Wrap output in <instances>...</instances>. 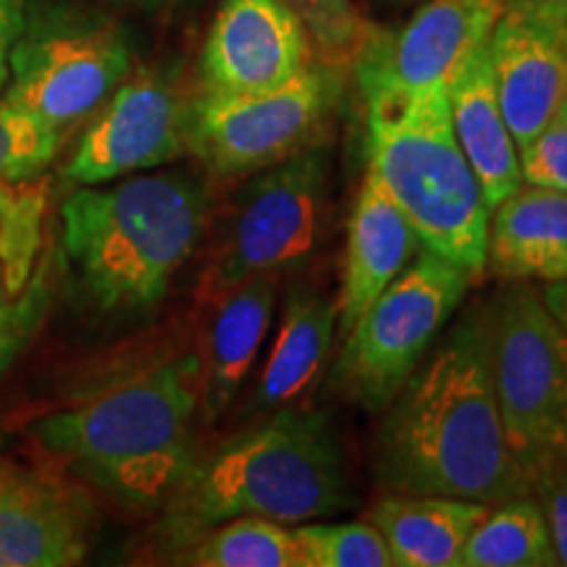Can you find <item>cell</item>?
Wrapping results in <instances>:
<instances>
[{
  "label": "cell",
  "mask_w": 567,
  "mask_h": 567,
  "mask_svg": "<svg viewBox=\"0 0 567 567\" xmlns=\"http://www.w3.org/2000/svg\"><path fill=\"white\" fill-rule=\"evenodd\" d=\"M337 334V302L318 292H292L279 334L252 392V410L295 408L321 375Z\"/></svg>",
  "instance_id": "cell-22"
},
{
  "label": "cell",
  "mask_w": 567,
  "mask_h": 567,
  "mask_svg": "<svg viewBox=\"0 0 567 567\" xmlns=\"http://www.w3.org/2000/svg\"><path fill=\"white\" fill-rule=\"evenodd\" d=\"M488 55L496 101L520 153L567 95V19L547 0H507Z\"/></svg>",
  "instance_id": "cell-13"
},
{
  "label": "cell",
  "mask_w": 567,
  "mask_h": 567,
  "mask_svg": "<svg viewBox=\"0 0 567 567\" xmlns=\"http://www.w3.org/2000/svg\"><path fill=\"white\" fill-rule=\"evenodd\" d=\"M557 563L542 505L530 496L488 507L467 538L460 567H551Z\"/></svg>",
  "instance_id": "cell-23"
},
{
  "label": "cell",
  "mask_w": 567,
  "mask_h": 567,
  "mask_svg": "<svg viewBox=\"0 0 567 567\" xmlns=\"http://www.w3.org/2000/svg\"><path fill=\"white\" fill-rule=\"evenodd\" d=\"M536 502L542 505L544 520H547L551 544H555L557 563L567 565V484L559 478L555 467H544L538 471L534 481Z\"/></svg>",
  "instance_id": "cell-29"
},
{
  "label": "cell",
  "mask_w": 567,
  "mask_h": 567,
  "mask_svg": "<svg viewBox=\"0 0 567 567\" xmlns=\"http://www.w3.org/2000/svg\"><path fill=\"white\" fill-rule=\"evenodd\" d=\"M538 292H542V300L549 308V313L555 316L557 323L567 331V276L559 281L544 284Z\"/></svg>",
  "instance_id": "cell-31"
},
{
  "label": "cell",
  "mask_w": 567,
  "mask_h": 567,
  "mask_svg": "<svg viewBox=\"0 0 567 567\" xmlns=\"http://www.w3.org/2000/svg\"><path fill=\"white\" fill-rule=\"evenodd\" d=\"M368 166L423 247L486 274L488 205L452 126L444 84L413 95H365Z\"/></svg>",
  "instance_id": "cell-5"
},
{
  "label": "cell",
  "mask_w": 567,
  "mask_h": 567,
  "mask_svg": "<svg viewBox=\"0 0 567 567\" xmlns=\"http://www.w3.org/2000/svg\"><path fill=\"white\" fill-rule=\"evenodd\" d=\"M488 337L505 436L534 481L567 446V331L538 289L515 281L488 305Z\"/></svg>",
  "instance_id": "cell-8"
},
{
  "label": "cell",
  "mask_w": 567,
  "mask_h": 567,
  "mask_svg": "<svg viewBox=\"0 0 567 567\" xmlns=\"http://www.w3.org/2000/svg\"><path fill=\"white\" fill-rule=\"evenodd\" d=\"M486 268L507 281H559L567 276V193L523 184L494 208Z\"/></svg>",
  "instance_id": "cell-19"
},
{
  "label": "cell",
  "mask_w": 567,
  "mask_h": 567,
  "mask_svg": "<svg viewBox=\"0 0 567 567\" xmlns=\"http://www.w3.org/2000/svg\"><path fill=\"white\" fill-rule=\"evenodd\" d=\"M203 187L187 174H132L84 184L61 208L63 252L101 313H145L193 258L205 226Z\"/></svg>",
  "instance_id": "cell-3"
},
{
  "label": "cell",
  "mask_w": 567,
  "mask_h": 567,
  "mask_svg": "<svg viewBox=\"0 0 567 567\" xmlns=\"http://www.w3.org/2000/svg\"><path fill=\"white\" fill-rule=\"evenodd\" d=\"M308 27L287 0H224L200 55L203 92L252 95L281 87L313 61Z\"/></svg>",
  "instance_id": "cell-14"
},
{
  "label": "cell",
  "mask_w": 567,
  "mask_h": 567,
  "mask_svg": "<svg viewBox=\"0 0 567 567\" xmlns=\"http://www.w3.org/2000/svg\"><path fill=\"white\" fill-rule=\"evenodd\" d=\"M213 305L200 354V408L208 421L231 405L264 350L276 313L274 276H255Z\"/></svg>",
  "instance_id": "cell-18"
},
{
  "label": "cell",
  "mask_w": 567,
  "mask_h": 567,
  "mask_svg": "<svg viewBox=\"0 0 567 567\" xmlns=\"http://www.w3.org/2000/svg\"><path fill=\"white\" fill-rule=\"evenodd\" d=\"M484 502L436 494H386L365 520L384 536L396 567H460L473 528L488 513Z\"/></svg>",
  "instance_id": "cell-21"
},
{
  "label": "cell",
  "mask_w": 567,
  "mask_h": 567,
  "mask_svg": "<svg viewBox=\"0 0 567 567\" xmlns=\"http://www.w3.org/2000/svg\"><path fill=\"white\" fill-rule=\"evenodd\" d=\"M505 6L507 0H425L400 32H371L352 63L363 95L446 87L486 45Z\"/></svg>",
  "instance_id": "cell-12"
},
{
  "label": "cell",
  "mask_w": 567,
  "mask_h": 567,
  "mask_svg": "<svg viewBox=\"0 0 567 567\" xmlns=\"http://www.w3.org/2000/svg\"><path fill=\"white\" fill-rule=\"evenodd\" d=\"M308 27L321 63L331 69L352 66L371 30L352 0H287Z\"/></svg>",
  "instance_id": "cell-27"
},
{
  "label": "cell",
  "mask_w": 567,
  "mask_h": 567,
  "mask_svg": "<svg viewBox=\"0 0 567 567\" xmlns=\"http://www.w3.org/2000/svg\"><path fill=\"white\" fill-rule=\"evenodd\" d=\"M381 413L373 473L389 494L484 505L534 494L496 405L488 308H471L442 331Z\"/></svg>",
  "instance_id": "cell-1"
},
{
  "label": "cell",
  "mask_w": 567,
  "mask_h": 567,
  "mask_svg": "<svg viewBox=\"0 0 567 567\" xmlns=\"http://www.w3.org/2000/svg\"><path fill=\"white\" fill-rule=\"evenodd\" d=\"M132 69L116 21L69 3H34L11 51L6 101L61 134L87 122Z\"/></svg>",
  "instance_id": "cell-6"
},
{
  "label": "cell",
  "mask_w": 567,
  "mask_h": 567,
  "mask_svg": "<svg viewBox=\"0 0 567 567\" xmlns=\"http://www.w3.org/2000/svg\"><path fill=\"white\" fill-rule=\"evenodd\" d=\"M24 0H0V92L9 82L11 51L17 45L21 27H24Z\"/></svg>",
  "instance_id": "cell-30"
},
{
  "label": "cell",
  "mask_w": 567,
  "mask_h": 567,
  "mask_svg": "<svg viewBox=\"0 0 567 567\" xmlns=\"http://www.w3.org/2000/svg\"><path fill=\"white\" fill-rule=\"evenodd\" d=\"M187 151V103L174 80L145 69L113 90L90 116L66 166V179L105 184L151 172Z\"/></svg>",
  "instance_id": "cell-11"
},
{
  "label": "cell",
  "mask_w": 567,
  "mask_h": 567,
  "mask_svg": "<svg viewBox=\"0 0 567 567\" xmlns=\"http://www.w3.org/2000/svg\"><path fill=\"white\" fill-rule=\"evenodd\" d=\"M292 534L305 567H392L384 536L368 520L305 523Z\"/></svg>",
  "instance_id": "cell-25"
},
{
  "label": "cell",
  "mask_w": 567,
  "mask_h": 567,
  "mask_svg": "<svg viewBox=\"0 0 567 567\" xmlns=\"http://www.w3.org/2000/svg\"><path fill=\"white\" fill-rule=\"evenodd\" d=\"M95 509L53 473L0 463V567H71L92 547Z\"/></svg>",
  "instance_id": "cell-15"
},
{
  "label": "cell",
  "mask_w": 567,
  "mask_h": 567,
  "mask_svg": "<svg viewBox=\"0 0 567 567\" xmlns=\"http://www.w3.org/2000/svg\"><path fill=\"white\" fill-rule=\"evenodd\" d=\"M452 126L481 184L488 210L523 187L520 153L496 101L488 42L446 84Z\"/></svg>",
  "instance_id": "cell-20"
},
{
  "label": "cell",
  "mask_w": 567,
  "mask_h": 567,
  "mask_svg": "<svg viewBox=\"0 0 567 567\" xmlns=\"http://www.w3.org/2000/svg\"><path fill=\"white\" fill-rule=\"evenodd\" d=\"M523 184L567 193V95L555 116L520 151Z\"/></svg>",
  "instance_id": "cell-28"
},
{
  "label": "cell",
  "mask_w": 567,
  "mask_h": 567,
  "mask_svg": "<svg viewBox=\"0 0 567 567\" xmlns=\"http://www.w3.org/2000/svg\"><path fill=\"white\" fill-rule=\"evenodd\" d=\"M184 563L197 567H305L292 528L255 515L231 517L189 538Z\"/></svg>",
  "instance_id": "cell-24"
},
{
  "label": "cell",
  "mask_w": 567,
  "mask_h": 567,
  "mask_svg": "<svg viewBox=\"0 0 567 567\" xmlns=\"http://www.w3.org/2000/svg\"><path fill=\"white\" fill-rule=\"evenodd\" d=\"M48 193L40 182L0 179V373L42 323L53 287Z\"/></svg>",
  "instance_id": "cell-16"
},
{
  "label": "cell",
  "mask_w": 567,
  "mask_h": 567,
  "mask_svg": "<svg viewBox=\"0 0 567 567\" xmlns=\"http://www.w3.org/2000/svg\"><path fill=\"white\" fill-rule=\"evenodd\" d=\"M421 239L405 213L368 166L363 187L347 226V258L342 295L337 302V329L347 334L368 305L413 264Z\"/></svg>",
  "instance_id": "cell-17"
},
{
  "label": "cell",
  "mask_w": 567,
  "mask_h": 567,
  "mask_svg": "<svg viewBox=\"0 0 567 567\" xmlns=\"http://www.w3.org/2000/svg\"><path fill=\"white\" fill-rule=\"evenodd\" d=\"M337 92V69L326 63L252 95L200 92L187 103V151L218 176L255 174L313 145Z\"/></svg>",
  "instance_id": "cell-10"
},
{
  "label": "cell",
  "mask_w": 567,
  "mask_h": 567,
  "mask_svg": "<svg viewBox=\"0 0 567 567\" xmlns=\"http://www.w3.org/2000/svg\"><path fill=\"white\" fill-rule=\"evenodd\" d=\"M549 467H555V471L559 473V478H563L567 484V446L563 452H559V457L555 460V463H549Z\"/></svg>",
  "instance_id": "cell-32"
},
{
  "label": "cell",
  "mask_w": 567,
  "mask_h": 567,
  "mask_svg": "<svg viewBox=\"0 0 567 567\" xmlns=\"http://www.w3.org/2000/svg\"><path fill=\"white\" fill-rule=\"evenodd\" d=\"M471 281L465 268L421 247L344 334L331 386L354 405L381 413L434 347Z\"/></svg>",
  "instance_id": "cell-7"
},
{
  "label": "cell",
  "mask_w": 567,
  "mask_h": 567,
  "mask_svg": "<svg viewBox=\"0 0 567 567\" xmlns=\"http://www.w3.org/2000/svg\"><path fill=\"white\" fill-rule=\"evenodd\" d=\"M352 505L350 467L331 417L284 408L193 465L172 496L168 530L187 544L231 517L297 526Z\"/></svg>",
  "instance_id": "cell-4"
},
{
  "label": "cell",
  "mask_w": 567,
  "mask_h": 567,
  "mask_svg": "<svg viewBox=\"0 0 567 567\" xmlns=\"http://www.w3.org/2000/svg\"><path fill=\"white\" fill-rule=\"evenodd\" d=\"M59 145V130L0 97V179H34L55 158Z\"/></svg>",
  "instance_id": "cell-26"
},
{
  "label": "cell",
  "mask_w": 567,
  "mask_h": 567,
  "mask_svg": "<svg viewBox=\"0 0 567 567\" xmlns=\"http://www.w3.org/2000/svg\"><path fill=\"white\" fill-rule=\"evenodd\" d=\"M547 3L551 6V9L559 11V13H563V17L567 19V0H547Z\"/></svg>",
  "instance_id": "cell-33"
},
{
  "label": "cell",
  "mask_w": 567,
  "mask_h": 567,
  "mask_svg": "<svg viewBox=\"0 0 567 567\" xmlns=\"http://www.w3.org/2000/svg\"><path fill=\"white\" fill-rule=\"evenodd\" d=\"M197 408L200 354H176L38 417L27 434L113 499L155 507L193 471Z\"/></svg>",
  "instance_id": "cell-2"
},
{
  "label": "cell",
  "mask_w": 567,
  "mask_h": 567,
  "mask_svg": "<svg viewBox=\"0 0 567 567\" xmlns=\"http://www.w3.org/2000/svg\"><path fill=\"white\" fill-rule=\"evenodd\" d=\"M331 158L321 142L255 172L234 195L221 237L200 281L205 302L255 276L297 266L318 245L329 200Z\"/></svg>",
  "instance_id": "cell-9"
}]
</instances>
